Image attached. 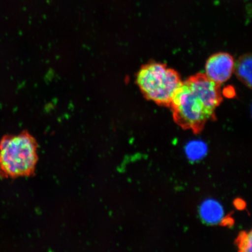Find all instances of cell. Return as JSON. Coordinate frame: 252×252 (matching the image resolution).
Instances as JSON below:
<instances>
[{"mask_svg": "<svg viewBox=\"0 0 252 252\" xmlns=\"http://www.w3.org/2000/svg\"><path fill=\"white\" fill-rule=\"evenodd\" d=\"M239 248L244 252H251L252 251V234L245 233L239 239Z\"/></svg>", "mask_w": 252, "mask_h": 252, "instance_id": "52a82bcc", "label": "cell"}, {"mask_svg": "<svg viewBox=\"0 0 252 252\" xmlns=\"http://www.w3.org/2000/svg\"><path fill=\"white\" fill-rule=\"evenodd\" d=\"M222 101L220 84L198 73L182 82L169 108L176 124L198 133L207 122L215 119L216 109Z\"/></svg>", "mask_w": 252, "mask_h": 252, "instance_id": "6da1fadb", "label": "cell"}, {"mask_svg": "<svg viewBox=\"0 0 252 252\" xmlns=\"http://www.w3.org/2000/svg\"><path fill=\"white\" fill-rule=\"evenodd\" d=\"M191 146H189V154L192 157L197 158V157H200V154H202V151L204 152L205 148L204 144H202L200 142H194L191 143Z\"/></svg>", "mask_w": 252, "mask_h": 252, "instance_id": "ba28073f", "label": "cell"}, {"mask_svg": "<svg viewBox=\"0 0 252 252\" xmlns=\"http://www.w3.org/2000/svg\"><path fill=\"white\" fill-rule=\"evenodd\" d=\"M38 160V144L28 131L5 135L0 140L1 178L15 179L33 176Z\"/></svg>", "mask_w": 252, "mask_h": 252, "instance_id": "7a4b0ae2", "label": "cell"}, {"mask_svg": "<svg viewBox=\"0 0 252 252\" xmlns=\"http://www.w3.org/2000/svg\"><path fill=\"white\" fill-rule=\"evenodd\" d=\"M201 216L210 222H218L222 216V210L218 204L213 201L205 203L201 208Z\"/></svg>", "mask_w": 252, "mask_h": 252, "instance_id": "8992f818", "label": "cell"}, {"mask_svg": "<svg viewBox=\"0 0 252 252\" xmlns=\"http://www.w3.org/2000/svg\"><path fill=\"white\" fill-rule=\"evenodd\" d=\"M135 82L147 99L168 108L182 83L177 71L163 63L156 62L142 66Z\"/></svg>", "mask_w": 252, "mask_h": 252, "instance_id": "3957f363", "label": "cell"}, {"mask_svg": "<svg viewBox=\"0 0 252 252\" xmlns=\"http://www.w3.org/2000/svg\"><path fill=\"white\" fill-rule=\"evenodd\" d=\"M252 62L251 55L246 54L240 57L234 65L236 76L250 89L252 88Z\"/></svg>", "mask_w": 252, "mask_h": 252, "instance_id": "5b68a950", "label": "cell"}, {"mask_svg": "<svg viewBox=\"0 0 252 252\" xmlns=\"http://www.w3.org/2000/svg\"><path fill=\"white\" fill-rule=\"evenodd\" d=\"M234 60L227 53H217L210 57L206 64L207 77L221 84L227 81L234 71Z\"/></svg>", "mask_w": 252, "mask_h": 252, "instance_id": "277c9868", "label": "cell"}]
</instances>
